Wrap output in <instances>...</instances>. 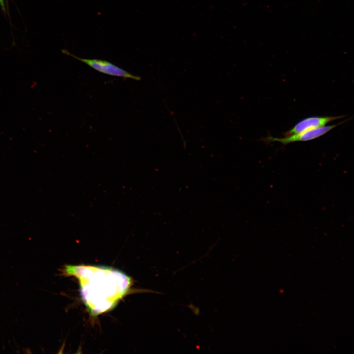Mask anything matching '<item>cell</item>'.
Returning a JSON list of instances; mask_svg holds the SVG:
<instances>
[{"label":"cell","mask_w":354,"mask_h":354,"mask_svg":"<svg viewBox=\"0 0 354 354\" xmlns=\"http://www.w3.org/2000/svg\"><path fill=\"white\" fill-rule=\"evenodd\" d=\"M62 52L65 54L75 58L99 72L112 76L129 78L137 81L141 79L140 77L134 75L109 61L98 59L80 58L71 53L67 50H63Z\"/></svg>","instance_id":"obj_2"},{"label":"cell","mask_w":354,"mask_h":354,"mask_svg":"<svg viewBox=\"0 0 354 354\" xmlns=\"http://www.w3.org/2000/svg\"><path fill=\"white\" fill-rule=\"evenodd\" d=\"M61 272L78 279L82 299L93 316L113 308L126 294L132 283L125 273L108 266L66 265Z\"/></svg>","instance_id":"obj_1"},{"label":"cell","mask_w":354,"mask_h":354,"mask_svg":"<svg viewBox=\"0 0 354 354\" xmlns=\"http://www.w3.org/2000/svg\"><path fill=\"white\" fill-rule=\"evenodd\" d=\"M344 117V116H338L308 117L301 120L291 129L284 132L283 135L284 136H289L307 130L322 127L331 121L336 120Z\"/></svg>","instance_id":"obj_4"},{"label":"cell","mask_w":354,"mask_h":354,"mask_svg":"<svg viewBox=\"0 0 354 354\" xmlns=\"http://www.w3.org/2000/svg\"><path fill=\"white\" fill-rule=\"evenodd\" d=\"M187 306L192 310L194 314L197 315H199L200 310L198 307L195 306L193 304H192V303H191L190 305H188Z\"/></svg>","instance_id":"obj_5"},{"label":"cell","mask_w":354,"mask_h":354,"mask_svg":"<svg viewBox=\"0 0 354 354\" xmlns=\"http://www.w3.org/2000/svg\"><path fill=\"white\" fill-rule=\"evenodd\" d=\"M342 123H343V122L336 124L325 125L291 136H284L282 138H277L270 136L264 138L263 141L266 142L276 141L285 145L289 143L295 142L312 140L324 135L331 129Z\"/></svg>","instance_id":"obj_3"}]
</instances>
